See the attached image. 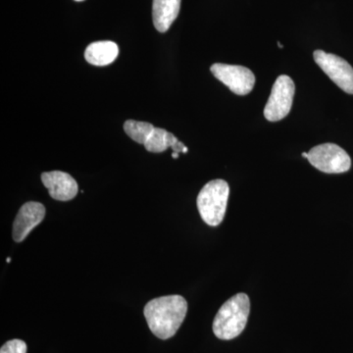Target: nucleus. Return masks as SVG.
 <instances>
[{"label":"nucleus","instance_id":"19","mask_svg":"<svg viewBox=\"0 0 353 353\" xmlns=\"http://www.w3.org/2000/svg\"><path fill=\"white\" fill-rule=\"evenodd\" d=\"M10 261H11V259H10V257H8V259H6L7 263H9V262H10Z\"/></svg>","mask_w":353,"mask_h":353},{"label":"nucleus","instance_id":"10","mask_svg":"<svg viewBox=\"0 0 353 353\" xmlns=\"http://www.w3.org/2000/svg\"><path fill=\"white\" fill-rule=\"evenodd\" d=\"M181 0H153L152 20L155 29L166 32L180 12Z\"/></svg>","mask_w":353,"mask_h":353},{"label":"nucleus","instance_id":"5","mask_svg":"<svg viewBox=\"0 0 353 353\" xmlns=\"http://www.w3.org/2000/svg\"><path fill=\"white\" fill-rule=\"evenodd\" d=\"M294 92L296 85L289 76L278 77L272 88L270 97L265 105V118L270 122H278L287 117L292 109Z\"/></svg>","mask_w":353,"mask_h":353},{"label":"nucleus","instance_id":"1","mask_svg":"<svg viewBox=\"0 0 353 353\" xmlns=\"http://www.w3.org/2000/svg\"><path fill=\"white\" fill-rule=\"evenodd\" d=\"M188 312V303L181 296L152 299L145 306V317L153 334L161 340L175 336Z\"/></svg>","mask_w":353,"mask_h":353},{"label":"nucleus","instance_id":"14","mask_svg":"<svg viewBox=\"0 0 353 353\" xmlns=\"http://www.w3.org/2000/svg\"><path fill=\"white\" fill-rule=\"evenodd\" d=\"M0 353H27V345L21 340L9 341L2 345Z\"/></svg>","mask_w":353,"mask_h":353},{"label":"nucleus","instance_id":"9","mask_svg":"<svg viewBox=\"0 0 353 353\" xmlns=\"http://www.w3.org/2000/svg\"><path fill=\"white\" fill-rule=\"evenodd\" d=\"M44 187L50 196L59 201H68L78 194V183L68 173L62 171L46 172L41 175Z\"/></svg>","mask_w":353,"mask_h":353},{"label":"nucleus","instance_id":"11","mask_svg":"<svg viewBox=\"0 0 353 353\" xmlns=\"http://www.w3.org/2000/svg\"><path fill=\"white\" fill-rule=\"evenodd\" d=\"M119 54V48L114 41H95L90 43L85 51L88 63L94 66H106L113 63Z\"/></svg>","mask_w":353,"mask_h":353},{"label":"nucleus","instance_id":"12","mask_svg":"<svg viewBox=\"0 0 353 353\" xmlns=\"http://www.w3.org/2000/svg\"><path fill=\"white\" fill-rule=\"evenodd\" d=\"M179 139L166 130L154 128L152 134L145 143V150L153 153L163 152L172 148Z\"/></svg>","mask_w":353,"mask_h":353},{"label":"nucleus","instance_id":"6","mask_svg":"<svg viewBox=\"0 0 353 353\" xmlns=\"http://www.w3.org/2000/svg\"><path fill=\"white\" fill-rule=\"evenodd\" d=\"M313 57L318 66L339 88L353 94V68L347 61L323 50H315Z\"/></svg>","mask_w":353,"mask_h":353},{"label":"nucleus","instance_id":"17","mask_svg":"<svg viewBox=\"0 0 353 353\" xmlns=\"http://www.w3.org/2000/svg\"><path fill=\"white\" fill-rule=\"evenodd\" d=\"M303 157L304 158H306V159H307V157H308V152H303Z\"/></svg>","mask_w":353,"mask_h":353},{"label":"nucleus","instance_id":"4","mask_svg":"<svg viewBox=\"0 0 353 353\" xmlns=\"http://www.w3.org/2000/svg\"><path fill=\"white\" fill-rule=\"evenodd\" d=\"M307 159L313 167L327 174L345 173L352 167L350 155L334 143L314 146L309 150Z\"/></svg>","mask_w":353,"mask_h":353},{"label":"nucleus","instance_id":"3","mask_svg":"<svg viewBox=\"0 0 353 353\" xmlns=\"http://www.w3.org/2000/svg\"><path fill=\"white\" fill-rule=\"evenodd\" d=\"M230 188L226 181L213 180L206 183L199 196L197 208L202 220L211 227L219 226L226 214Z\"/></svg>","mask_w":353,"mask_h":353},{"label":"nucleus","instance_id":"7","mask_svg":"<svg viewBox=\"0 0 353 353\" xmlns=\"http://www.w3.org/2000/svg\"><path fill=\"white\" fill-rule=\"evenodd\" d=\"M211 73L217 80L238 95L250 94L255 85L254 74L240 65L216 63L211 66Z\"/></svg>","mask_w":353,"mask_h":353},{"label":"nucleus","instance_id":"18","mask_svg":"<svg viewBox=\"0 0 353 353\" xmlns=\"http://www.w3.org/2000/svg\"><path fill=\"white\" fill-rule=\"evenodd\" d=\"M278 46L280 48H284V46H283V44L280 43V41H278Z\"/></svg>","mask_w":353,"mask_h":353},{"label":"nucleus","instance_id":"20","mask_svg":"<svg viewBox=\"0 0 353 353\" xmlns=\"http://www.w3.org/2000/svg\"><path fill=\"white\" fill-rule=\"evenodd\" d=\"M75 1H83V0H75Z\"/></svg>","mask_w":353,"mask_h":353},{"label":"nucleus","instance_id":"15","mask_svg":"<svg viewBox=\"0 0 353 353\" xmlns=\"http://www.w3.org/2000/svg\"><path fill=\"white\" fill-rule=\"evenodd\" d=\"M172 150H173V152H178V153H187L189 152V150H188L187 146L183 145V143H181L180 141H176L175 145L172 146Z\"/></svg>","mask_w":353,"mask_h":353},{"label":"nucleus","instance_id":"2","mask_svg":"<svg viewBox=\"0 0 353 353\" xmlns=\"http://www.w3.org/2000/svg\"><path fill=\"white\" fill-rule=\"evenodd\" d=\"M250 312V297L243 292L236 294L221 306L213 322V333L220 340H234L245 330Z\"/></svg>","mask_w":353,"mask_h":353},{"label":"nucleus","instance_id":"16","mask_svg":"<svg viewBox=\"0 0 353 353\" xmlns=\"http://www.w3.org/2000/svg\"><path fill=\"white\" fill-rule=\"evenodd\" d=\"M179 154H180V153L173 152L172 153V157H173L174 159H176V158H179Z\"/></svg>","mask_w":353,"mask_h":353},{"label":"nucleus","instance_id":"8","mask_svg":"<svg viewBox=\"0 0 353 353\" xmlns=\"http://www.w3.org/2000/svg\"><path fill=\"white\" fill-rule=\"evenodd\" d=\"M46 216V208L39 202L30 201L20 208L13 224V239L21 243L34 228L38 226Z\"/></svg>","mask_w":353,"mask_h":353},{"label":"nucleus","instance_id":"13","mask_svg":"<svg viewBox=\"0 0 353 353\" xmlns=\"http://www.w3.org/2000/svg\"><path fill=\"white\" fill-rule=\"evenodd\" d=\"M124 130L132 141L141 145H145L150 134H152L154 127L150 123L128 120L125 122Z\"/></svg>","mask_w":353,"mask_h":353}]
</instances>
